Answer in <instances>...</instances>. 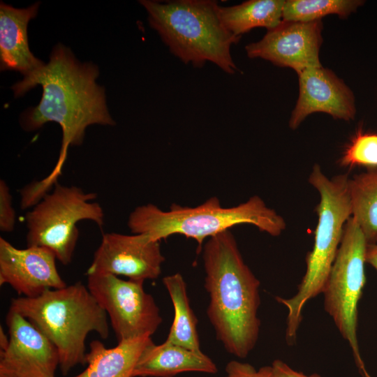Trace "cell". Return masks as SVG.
Segmentation results:
<instances>
[{
    "mask_svg": "<svg viewBox=\"0 0 377 377\" xmlns=\"http://www.w3.org/2000/svg\"><path fill=\"white\" fill-rule=\"evenodd\" d=\"M351 217L362 230L368 244L377 242V168L349 179Z\"/></svg>",
    "mask_w": 377,
    "mask_h": 377,
    "instance_id": "obj_20",
    "label": "cell"
},
{
    "mask_svg": "<svg viewBox=\"0 0 377 377\" xmlns=\"http://www.w3.org/2000/svg\"><path fill=\"white\" fill-rule=\"evenodd\" d=\"M215 374L216 364L202 351L196 352L167 341L149 344L140 355L133 377H174L184 372Z\"/></svg>",
    "mask_w": 377,
    "mask_h": 377,
    "instance_id": "obj_16",
    "label": "cell"
},
{
    "mask_svg": "<svg viewBox=\"0 0 377 377\" xmlns=\"http://www.w3.org/2000/svg\"><path fill=\"white\" fill-rule=\"evenodd\" d=\"M299 96L289 119V127L296 129L311 114L325 112L334 119H355L356 107L351 89L330 69L320 67L297 73Z\"/></svg>",
    "mask_w": 377,
    "mask_h": 377,
    "instance_id": "obj_14",
    "label": "cell"
},
{
    "mask_svg": "<svg viewBox=\"0 0 377 377\" xmlns=\"http://www.w3.org/2000/svg\"><path fill=\"white\" fill-rule=\"evenodd\" d=\"M160 242L145 234L105 233L86 274L121 275L144 282L156 279L165 261Z\"/></svg>",
    "mask_w": 377,
    "mask_h": 377,
    "instance_id": "obj_10",
    "label": "cell"
},
{
    "mask_svg": "<svg viewBox=\"0 0 377 377\" xmlns=\"http://www.w3.org/2000/svg\"><path fill=\"white\" fill-rule=\"evenodd\" d=\"M201 252L208 319L225 350L246 358L260 333V281L245 263L230 230L209 238Z\"/></svg>",
    "mask_w": 377,
    "mask_h": 377,
    "instance_id": "obj_2",
    "label": "cell"
},
{
    "mask_svg": "<svg viewBox=\"0 0 377 377\" xmlns=\"http://www.w3.org/2000/svg\"><path fill=\"white\" fill-rule=\"evenodd\" d=\"M40 3L26 8L0 4V61L1 71H16L27 77L45 63L29 50L27 37L29 22L38 13Z\"/></svg>",
    "mask_w": 377,
    "mask_h": 377,
    "instance_id": "obj_15",
    "label": "cell"
},
{
    "mask_svg": "<svg viewBox=\"0 0 377 377\" xmlns=\"http://www.w3.org/2000/svg\"><path fill=\"white\" fill-rule=\"evenodd\" d=\"M341 167L377 168V133L359 129L353 136L339 159Z\"/></svg>",
    "mask_w": 377,
    "mask_h": 377,
    "instance_id": "obj_22",
    "label": "cell"
},
{
    "mask_svg": "<svg viewBox=\"0 0 377 377\" xmlns=\"http://www.w3.org/2000/svg\"><path fill=\"white\" fill-rule=\"evenodd\" d=\"M96 197L95 193L57 182L24 216L27 246L46 248L61 264L71 263L79 237L77 223L89 220L99 228L104 225L103 208L92 202Z\"/></svg>",
    "mask_w": 377,
    "mask_h": 377,
    "instance_id": "obj_7",
    "label": "cell"
},
{
    "mask_svg": "<svg viewBox=\"0 0 377 377\" xmlns=\"http://www.w3.org/2000/svg\"><path fill=\"white\" fill-rule=\"evenodd\" d=\"M10 342L9 334H6L2 327H0V351L4 350Z\"/></svg>",
    "mask_w": 377,
    "mask_h": 377,
    "instance_id": "obj_27",
    "label": "cell"
},
{
    "mask_svg": "<svg viewBox=\"0 0 377 377\" xmlns=\"http://www.w3.org/2000/svg\"><path fill=\"white\" fill-rule=\"evenodd\" d=\"M98 68L92 63H81L71 50L59 43L52 50L50 61L12 89L15 97L23 96L37 85L43 88L40 101L24 111L20 124L33 131L54 121L62 131L61 147L52 171L36 183L37 190L47 193L57 183L69 146L80 145L87 128L92 124L114 126L105 101L104 88L96 82Z\"/></svg>",
    "mask_w": 377,
    "mask_h": 377,
    "instance_id": "obj_1",
    "label": "cell"
},
{
    "mask_svg": "<svg viewBox=\"0 0 377 377\" xmlns=\"http://www.w3.org/2000/svg\"><path fill=\"white\" fill-rule=\"evenodd\" d=\"M309 182L320 194V202L316 208L318 219L313 246L306 257V272L296 294L288 299L276 297V300L288 309L286 340L289 345L296 341L304 305L323 293L342 239L344 226L352 214L347 175L330 179L316 164Z\"/></svg>",
    "mask_w": 377,
    "mask_h": 377,
    "instance_id": "obj_6",
    "label": "cell"
},
{
    "mask_svg": "<svg viewBox=\"0 0 377 377\" xmlns=\"http://www.w3.org/2000/svg\"><path fill=\"white\" fill-rule=\"evenodd\" d=\"M226 377H274L271 366H263L258 369L252 364L232 360L225 368Z\"/></svg>",
    "mask_w": 377,
    "mask_h": 377,
    "instance_id": "obj_24",
    "label": "cell"
},
{
    "mask_svg": "<svg viewBox=\"0 0 377 377\" xmlns=\"http://www.w3.org/2000/svg\"><path fill=\"white\" fill-rule=\"evenodd\" d=\"M283 0H249L240 4L220 6V17L224 27L233 35L241 37L256 27L268 30L283 20Z\"/></svg>",
    "mask_w": 377,
    "mask_h": 377,
    "instance_id": "obj_19",
    "label": "cell"
},
{
    "mask_svg": "<svg viewBox=\"0 0 377 377\" xmlns=\"http://www.w3.org/2000/svg\"><path fill=\"white\" fill-rule=\"evenodd\" d=\"M143 284L110 274L87 276V286L109 316L118 342L151 337L162 323L160 309Z\"/></svg>",
    "mask_w": 377,
    "mask_h": 377,
    "instance_id": "obj_9",
    "label": "cell"
},
{
    "mask_svg": "<svg viewBox=\"0 0 377 377\" xmlns=\"http://www.w3.org/2000/svg\"><path fill=\"white\" fill-rule=\"evenodd\" d=\"M366 238L350 217L323 291L324 308L352 350L362 377H371L362 360L357 339L358 302L365 284Z\"/></svg>",
    "mask_w": 377,
    "mask_h": 377,
    "instance_id": "obj_8",
    "label": "cell"
},
{
    "mask_svg": "<svg viewBox=\"0 0 377 377\" xmlns=\"http://www.w3.org/2000/svg\"><path fill=\"white\" fill-rule=\"evenodd\" d=\"M240 224H251L260 231L276 237L286 228L284 219L253 195L237 205L224 207L214 196L195 207L172 204L168 210L148 203L135 207L127 225L133 234H145L161 242L170 235H182L196 241L201 253L204 241Z\"/></svg>",
    "mask_w": 377,
    "mask_h": 377,
    "instance_id": "obj_3",
    "label": "cell"
},
{
    "mask_svg": "<svg viewBox=\"0 0 377 377\" xmlns=\"http://www.w3.org/2000/svg\"><path fill=\"white\" fill-rule=\"evenodd\" d=\"M271 367L274 377H321L317 373L308 375L293 369L285 362L279 359L273 361Z\"/></svg>",
    "mask_w": 377,
    "mask_h": 377,
    "instance_id": "obj_25",
    "label": "cell"
},
{
    "mask_svg": "<svg viewBox=\"0 0 377 377\" xmlns=\"http://www.w3.org/2000/svg\"><path fill=\"white\" fill-rule=\"evenodd\" d=\"M363 3L362 0H288L285 1L282 19L309 22L329 15L344 19Z\"/></svg>",
    "mask_w": 377,
    "mask_h": 377,
    "instance_id": "obj_21",
    "label": "cell"
},
{
    "mask_svg": "<svg viewBox=\"0 0 377 377\" xmlns=\"http://www.w3.org/2000/svg\"><path fill=\"white\" fill-rule=\"evenodd\" d=\"M365 262L371 265L377 271V243L367 244Z\"/></svg>",
    "mask_w": 377,
    "mask_h": 377,
    "instance_id": "obj_26",
    "label": "cell"
},
{
    "mask_svg": "<svg viewBox=\"0 0 377 377\" xmlns=\"http://www.w3.org/2000/svg\"><path fill=\"white\" fill-rule=\"evenodd\" d=\"M163 283L174 308V319L165 341L201 352L197 331L198 320L191 307L183 276L179 273L166 276L163 277Z\"/></svg>",
    "mask_w": 377,
    "mask_h": 377,
    "instance_id": "obj_18",
    "label": "cell"
},
{
    "mask_svg": "<svg viewBox=\"0 0 377 377\" xmlns=\"http://www.w3.org/2000/svg\"><path fill=\"white\" fill-rule=\"evenodd\" d=\"M9 310L29 320L54 345L63 375L86 364L89 333L95 332L103 339L109 336L106 312L80 281L36 297L13 299Z\"/></svg>",
    "mask_w": 377,
    "mask_h": 377,
    "instance_id": "obj_4",
    "label": "cell"
},
{
    "mask_svg": "<svg viewBox=\"0 0 377 377\" xmlns=\"http://www.w3.org/2000/svg\"><path fill=\"white\" fill-rule=\"evenodd\" d=\"M153 342L145 336L118 342L108 348L98 340L89 344L87 368L72 377H133L134 368L146 347Z\"/></svg>",
    "mask_w": 377,
    "mask_h": 377,
    "instance_id": "obj_17",
    "label": "cell"
},
{
    "mask_svg": "<svg viewBox=\"0 0 377 377\" xmlns=\"http://www.w3.org/2000/svg\"><path fill=\"white\" fill-rule=\"evenodd\" d=\"M10 342L0 351V377H55L59 367L57 348L29 320L8 310Z\"/></svg>",
    "mask_w": 377,
    "mask_h": 377,
    "instance_id": "obj_12",
    "label": "cell"
},
{
    "mask_svg": "<svg viewBox=\"0 0 377 377\" xmlns=\"http://www.w3.org/2000/svg\"><path fill=\"white\" fill-rule=\"evenodd\" d=\"M10 188L4 180L0 181V230L10 232L15 224V212L12 207Z\"/></svg>",
    "mask_w": 377,
    "mask_h": 377,
    "instance_id": "obj_23",
    "label": "cell"
},
{
    "mask_svg": "<svg viewBox=\"0 0 377 377\" xmlns=\"http://www.w3.org/2000/svg\"><path fill=\"white\" fill-rule=\"evenodd\" d=\"M321 20L282 22L268 30L259 41L245 47L251 59L260 58L273 64L293 68L297 73L322 66L319 52L323 43Z\"/></svg>",
    "mask_w": 377,
    "mask_h": 377,
    "instance_id": "obj_11",
    "label": "cell"
},
{
    "mask_svg": "<svg viewBox=\"0 0 377 377\" xmlns=\"http://www.w3.org/2000/svg\"><path fill=\"white\" fill-rule=\"evenodd\" d=\"M56 256L41 246L17 249L0 237V285H10L19 295L36 297L47 290L67 285L56 266Z\"/></svg>",
    "mask_w": 377,
    "mask_h": 377,
    "instance_id": "obj_13",
    "label": "cell"
},
{
    "mask_svg": "<svg viewBox=\"0 0 377 377\" xmlns=\"http://www.w3.org/2000/svg\"><path fill=\"white\" fill-rule=\"evenodd\" d=\"M150 26L170 52L186 64L200 68L209 61L228 74L238 68L230 48L241 37L223 24L220 6L212 0H142Z\"/></svg>",
    "mask_w": 377,
    "mask_h": 377,
    "instance_id": "obj_5",
    "label": "cell"
}]
</instances>
